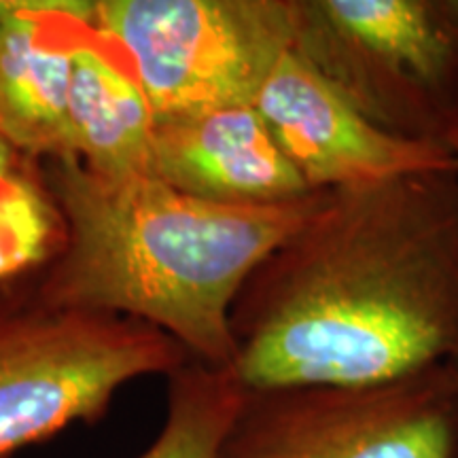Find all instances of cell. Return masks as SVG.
<instances>
[{
    "label": "cell",
    "instance_id": "cell-1",
    "mask_svg": "<svg viewBox=\"0 0 458 458\" xmlns=\"http://www.w3.org/2000/svg\"><path fill=\"white\" fill-rule=\"evenodd\" d=\"M232 369L249 391L365 386L458 348V172L325 191L246 280Z\"/></svg>",
    "mask_w": 458,
    "mask_h": 458
},
{
    "label": "cell",
    "instance_id": "cell-2",
    "mask_svg": "<svg viewBox=\"0 0 458 458\" xmlns=\"http://www.w3.org/2000/svg\"><path fill=\"white\" fill-rule=\"evenodd\" d=\"M38 176L64 240L34 300L142 320L215 368H232L236 357L232 310L244 283L325 193L274 206L215 204L156 174H98L68 153L45 159Z\"/></svg>",
    "mask_w": 458,
    "mask_h": 458
},
{
    "label": "cell",
    "instance_id": "cell-3",
    "mask_svg": "<svg viewBox=\"0 0 458 458\" xmlns=\"http://www.w3.org/2000/svg\"><path fill=\"white\" fill-rule=\"evenodd\" d=\"M295 9L293 51L344 98L393 134L450 148L458 0H295Z\"/></svg>",
    "mask_w": 458,
    "mask_h": 458
},
{
    "label": "cell",
    "instance_id": "cell-4",
    "mask_svg": "<svg viewBox=\"0 0 458 458\" xmlns=\"http://www.w3.org/2000/svg\"><path fill=\"white\" fill-rule=\"evenodd\" d=\"M189 360L179 342L142 320L37 300L0 308V458L98 420L119 388L168 377Z\"/></svg>",
    "mask_w": 458,
    "mask_h": 458
},
{
    "label": "cell",
    "instance_id": "cell-5",
    "mask_svg": "<svg viewBox=\"0 0 458 458\" xmlns=\"http://www.w3.org/2000/svg\"><path fill=\"white\" fill-rule=\"evenodd\" d=\"M295 24V0H94L156 117L253 105Z\"/></svg>",
    "mask_w": 458,
    "mask_h": 458
},
{
    "label": "cell",
    "instance_id": "cell-6",
    "mask_svg": "<svg viewBox=\"0 0 458 458\" xmlns=\"http://www.w3.org/2000/svg\"><path fill=\"white\" fill-rule=\"evenodd\" d=\"M448 363L365 386L244 391L216 458H456Z\"/></svg>",
    "mask_w": 458,
    "mask_h": 458
},
{
    "label": "cell",
    "instance_id": "cell-7",
    "mask_svg": "<svg viewBox=\"0 0 458 458\" xmlns=\"http://www.w3.org/2000/svg\"><path fill=\"white\" fill-rule=\"evenodd\" d=\"M253 105L312 191L458 172L456 153L377 125L293 49L280 57Z\"/></svg>",
    "mask_w": 458,
    "mask_h": 458
},
{
    "label": "cell",
    "instance_id": "cell-8",
    "mask_svg": "<svg viewBox=\"0 0 458 458\" xmlns=\"http://www.w3.org/2000/svg\"><path fill=\"white\" fill-rule=\"evenodd\" d=\"M151 174L185 196L274 206L312 196L255 105L156 117Z\"/></svg>",
    "mask_w": 458,
    "mask_h": 458
},
{
    "label": "cell",
    "instance_id": "cell-9",
    "mask_svg": "<svg viewBox=\"0 0 458 458\" xmlns=\"http://www.w3.org/2000/svg\"><path fill=\"white\" fill-rule=\"evenodd\" d=\"M94 0H0V139L17 156L68 153L72 47Z\"/></svg>",
    "mask_w": 458,
    "mask_h": 458
},
{
    "label": "cell",
    "instance_id": "cell-10",
    "mask_svg": "<svg viewBox=\"0 0 458 458\" xmlns=\"http://www.w3.org/2000/svg\"><path fill=\"white\" fill-rule=\"evenodd\" d=\"M156 114L122 49L94 20L72 47L66 100L68 156L105 176L151 174Z\"/></svg>",
    "mask_w": 458,
    "mask_h": 458
},
{
    "label": "cell",
    "instance_id": "cell-11",
    "mask_svg": "<svg viewBox=\"0 0 458 458\" xmlns=\"http://www.w3.org/2000/svg\"><path fill=\"white\" fill-rule=\"evenodd\" d=\"M244 391L232 368L191 359L168 376L164 427L139 458H216Z\"/></svg>",
    "mask_w": 458,
    "mask_h": 458
},
{
    "label": "cell",
    "instance_id": "cell-12",
    "mask_svg": "<svg viewBox=\"0 0 458 458\" xmlns=\"http://www.w3.org/2000/svg\"><path fill=\"white\" fill-rule=\"evenodd\" d=\"M64 227L38 172L26 165L0 185V289L43 270L57 255Z\"/></svg>",
    "mask_w": 458,
    "mask_h": 458
},
{
    "label": "cell",
    "instance_id": "cell-13",
    "mask_svg": "<svg viewBox=\"0 0 458 458\" xmlns=\"http://www.w3.org/2000/svg\"><path fill=\"white\" fill-rule=\"evenodd\" d=\"M17 170H20L17 153L7 145V142L0 139V185L7 182Z\"/></svg>",
    "mask_w": 458,
    "mask_h": 458
},
{
    "label": "cell",
    "instance_id": "cell-14",
    "mask_svg": "<svg viewBox=\"0 0 458 458\" xmlns=\"http://www.w3.org/2000/svg\"><path fill=\"white\" fill-rule=\"evenodd\" d=\"M448 365H450V369H452V376H454L456 391H458V348H456V352L448 359ZM456 458H458V448H456Z\"/></svg>",
    "mask_w": 458,
    "mask_h": 458
},
{
    "label": "cell",
    "instance_id": "cell-15",
    "mask_svg": "<svg viewBox=\"0 0 458 458\" xmlns=\"http://www.w3.org/2000/svg\"><path fill=\"white\" fill-rule=\"evenodd\" d=\"M450 148H452V151H454L456 156H458V123H456V131H454V139H452V145H450Z\"/></svg>",
    "mask_w": 458,
    "mask_h": 458
}]
</instances>
